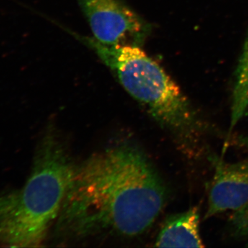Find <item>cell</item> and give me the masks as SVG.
I'll use <instances>...</instances> for the list:
<instances>
[{
  "label": "cell",
  "mask_w": 248,
  "mask_h": 248,
  "mask_svg": "<svg viewBox=\"0 0 248 248\" xmlns=\"http://www.w3.org/2000/svg\"><path fill=\"white\" fill-rule=\"evenodd\" d=\"M166 197V186L146 155L130 143L117 145L75 166L57 232L77 238L138 236L153 224Z\"/></svg>",
  "instance_id": "6da1fadb"
},
{
  "label": "cell",
  "mask_w": 248,
  "mask_h": 248,
  "mask_svg": "<svg viewBox=\"0 0 248 248\" xmlns=\"http://www.w3.org/2000/svg\"><path fill=\"white\" fill-rule=\"evenodd\" d=\"M73 35L95 52L125 91L172 134L186 153L196 154L201 151L204 138L218 133L163 67L141 46L105 45L94 37Z\"/></svg>",
  "instance_id": "7a4b0ae2"
},
{
  "label": "cell",
  "mask_w": 248,
  "mask_h": 248,
  "mask_svg": "<svg viewBox=\"0 0 248 248\" xmlns=\"http://www.w3.org/2000/svg\"><path fill=\"white\" fill-rule=\"evenodd\" d=\"M75 166L55 132L39 143L22 188L0 195V246L38 248L57 221Z\"/></svg>",
  "instance_id": "3957f363"
},
{
  "label": "cell",
  "mask_w": 248,
  "mask_h": 248,
  "mask_svg": "<svg viewBox=\"0 0 248 248\" xmlns=\"http://www.w3.org/2000/svg\"><path fill=\"white\" fill-rule=\"evenodd\" d=\"M93 37L103 45L141 46L151 27L121 0H77Z\"/></svg>",
  "instance_id": "277c9868"
},
{
  "label": "cell",
  "mask_w": 248,
  "mask_h": 248,
  "mask_svg": "<svg viewBox=\"0 0 248 248\" xmlns=\"http://www.w3.org/2000/svg\"><path fill=\"white\" fill-rule=\"evenodd\" d=\"M210 159L215 174L205 219L228 210L236 211L248 202V159L231 164L213 155Z\"/></svg>",
  "instance_id": "5b68a950"
},
{
  "label": "cell",
  "mask_w": 248,
  "mask_h": 248,
  "mask_svg": "<svg viewBox=\"0 0 248 248\" xmlns=\"http://www.w3.org/2000/svg\"><path fill=\"white\" fill-rule=\"evenodd\" d=\"M200 218L197 207L168 217L155 241V247L203 248Z\"/></svg>",
  "instance_id": "8992f818"
},
{
  "label": "cell",
  "mask_w": 248,
  "mask_h": 248,
  "mask_svg": "<svg viewBox=\"0 0 248 248\" xmlns=\"http://www.w3.org/2000/svg\"><path fill=\"white\" fill-rule=\"evenodd\" d=\"M248 111V37L236 73L230 133Z\"/></svg>",
  "instance_id": "52a82bcc"
},
{
  "label": "cell",
  "mask_w": 248,
  "mask_h": 248,
  "mask_svg": "<svg viewBox=\"0 0 248 248\" xmlns=\"http://www.w3.org/2000/svg\"><path fill=\"white\" fill-rule=\"evenodd\" d=\"M229 230L233 237L236 239H248V202L232 215L230 218Z\"/></svg>",
  "instance_id": "ba28073f"
}]
</instances>
